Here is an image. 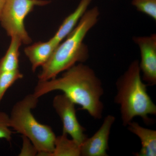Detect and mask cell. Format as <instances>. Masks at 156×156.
Here are the masks:
<instances>
[{"label": "cell", "instance_id": "2", "mask_svg": "<svg viewBox=\"0 0 156 156\" xmlns=\"http://www.w3.org/2000/svg\"><path fill=\"white\" fill-rule=\"evenodd\" d=\"M100 11L97 7L87 10L73 30L60 43L38 75L39 81L57 77L77 63H84L89 57L88 46L84 38L98 21Z\"/></svg>", "mask_w": 156, "mask_h": 156}, {"label": "cell", "instance_id": "14", "mask_svg": "<svg viewBox=\"0 0 156 156\" xmlns=\"http://www.w3.org/2000/svg\"><path fill=\"white\" fill-rule=\"evenodd\" d=\"M23 76L19 69L0 73V103L8 89Z\"/></svg>", "mask_w": 156, "mask_h": 156}, {"label": "cell", "instance_id": "6", "mask_svg": "<svg viewBox=\"0 0 156 156\" xmlns=\"http://www.w3.org/2000/svg\"><path fill=\"white\" fill-rule=\"evenodd\" d=\"M75 105L64 94L56 95L53 101V108L62 122V133L69 134L81 145L88 136L77 118Z\"/></svg>", "mask_w": 156, "mask_h": 156}, {"label": "cell", "instance_id": "10", "mask_svg": "<svg viewBox=\"0 0 156 156\" xmlns=\"http://www.w3.org/2000/svg\"><path fill=\"white\" fill-rule=\"evenodd\" d=\"M128 130L139 137L141 148L139 152L134 153L136 156H156V131L140 126L132 121L128 124Z\"/></svg>", "mask_w": 156, "mask_h": 156}, {"label": "cell", "instance_id": "1", "mask_svg": "<svg viewBox=\"0 0 156 156\" xmlns=\"http://www.w3.org/2000/svg\"><path fill=\"white\" fill-rule=\"evenodd\" d=\"M56 90L63 92L95 119L102 118L104 106L101 99L104 91L100 79L89 66L79 63L65 71L59 77L39 81L33 94L39 98Z\"/></svg>", "mask_w": 156, "mask_h": 156}, {"label": "cell", "instance_id": "18", "mask_svg": "<svg viewBox=\"0 0 156 156\" xmlns=\"http://www.w3.org/2000/svg\"><path fill=\"white\" fill-rule=\"evenodd\" d=\"M5 3V0H0V20L2 14Z\"/></svg>", "mask_w": 156, "mask_h": 156}, {"label": "cell", "instance_id": "3", "mask_svg": "<svg viewBox=\"0 0 156 156\" xmlns=\"http://www.w3.org/2000/svg\"><path fill=\"white\" fill-rule=\"evenodd\" d=\"M143 81L139 61L134 60L116 83L115 102L120 107L123 126L126 127L136 117L148 125L149 115H156V105L148 94L147 84Z\"/></svg>", "mask_w": 156, "mask_h": 156}, {"label": "cell", "instance_id": "8", "mask_svg": "<svg viewBox=\"0 0 156 156\" xmlns=\"http://www.w3.org/2000/svg\"><path fill=\"white\" fill-rule=\"evenodd\" d=\"M115 121L112 115L107 116L98 130L81 144V156H108V140L112 126Z\"/></svg>", "mask_w": 156, "mask_h": 156}, {"label": "cell", "instance_id": "9", "mask_svg": "<svg viewBox=\"0 0 156 156\" xmlns=\"http://www.w3.org/2000/svg\"><path fill=\"white\" fill-rule=\"evenodd\" d=\"M58 46L50 39L48 41L36 42L24 48V53L30 62L33 72L48 62Z\"/></svg>", "mask_w": 156, "mask_h": 156}, {"label": "cell", "instance_id": "11", "mask_svg": "<svg viewBox=\"0 0 156 156\" xmlns=\"http://www.w3.org/2000/svg\"><path fill=\"white\" fill-rule=\"evenodd\" d=\"M92 0H81L74 11L67 16L51 39L58 45L75 28L83 16Z\"/></svg>", "mask_w": 156, "mask_h": 156}, {"label": "cell", "instance_id": "13", "mask_svg": "<svg viewBox=\"0 0 156 156\" xmlns=\"http://www.w3.org/2000/svg\"><path fill=\"white\" fill-rule=\"evenodd\" d=\"M81 156V145L73 139L67 137V134L62 133L56 136L54 148L50 156Z\"/></svg>", "mask_w": 156, "mask_h": 156}, {"label": "cell", "instance_id": "17", "mask_svg": "<svg viewBox=\"0 0 156 156\" xmlns=\"http://www.w3.org/2000/svg\"><path fill=\"white\" fill-rule=\"evenodd\" d=\"M22 147L19 156H37L38 151L34 145L27 137L22 136Z\"/></svg>", "mask_w": 156, "mask_h": 156}, {"label": "cell", "instance_id": "4", "mask_svg": "<svg viewBox=\"0 0 156 156\" xmlns=\"http://www.w3.org/2000/svg\"><path fill=\"white\" fill-rule=\"evenodd\" d=\"M38 100L33 93L16 102L9 116L10 128L30 140L38 151L37 156H50L56 136L50 126L39 122L32 113Z\"/></svg>", "mask_w": 156, "mask_h": 156}, {"label": "cell", "instance_id": "15", "mask_svg": "<svg viewBox=\"0 0 156 156\" xmlns=\"http://www.w3.org/2000/svg\"><path fill=\"white\" fill-rule=\"evenodd\" d=\"M132 4L137 11L156 20V0H132Z\"/></svg>", "mask_w": 156, "mask_h": 156}, {"label": "cell", "instance_id": "5", "mask_svg": "<svg viewBox=\"0 0 156 156\" xmlns=\"http://www.w3.org/2000/svg\"><path fill=\"white\" fill-rule=\"evenodd\" d=\"M50 3L46 0H5L1 17V24L9 37H16L22 44L28 45L32 41L26 29L24 21L35 6H44Z\"/></svg>", "mask_w": 156, "mask_h": 156}, {"label": "cell", "instance_id": "16", "mask_svg": "<svg viewBox=\"0 0 156 156\" xmlns=\"http://www.w3.org/2000/svg\"><path fill=\"white\" fill-rule=\"evenodd\" d=\"M9 115L5 112H0V139H5L10 142L12 131L10 129Z\"/></svg>", "mask_w": 156, "mask_h": 156}, {"label": "cell", "instance_id": "12", "mask_svg": "<svg viewBox=\"0 0 156 156\" xmlns=\"http://www.w3.org/2000/svg\"><path fill=\"white\" fill-rule=\"evenodd\" d=\"M22 43L16 37H11L9 48L0 59V73L19 69L20 48Z\"/></svg>", "mask_w": 156, "mask_h": 156}, {"label": "cell", "instance_id": "7", "mask_svg": "<svg viewBox=\"0 0 156 156\" xmlns=\"http://www.w3.org/2000/svg\"><path fill=\"white\" fill-rule=\"evenodd\" d=\"M133 41L139 48L140 61L139 67L143 81L147 85L156 84V34L134 37Z\"/></svg>", "mask_w": 156, "mask_h": 156}]
</instances>
